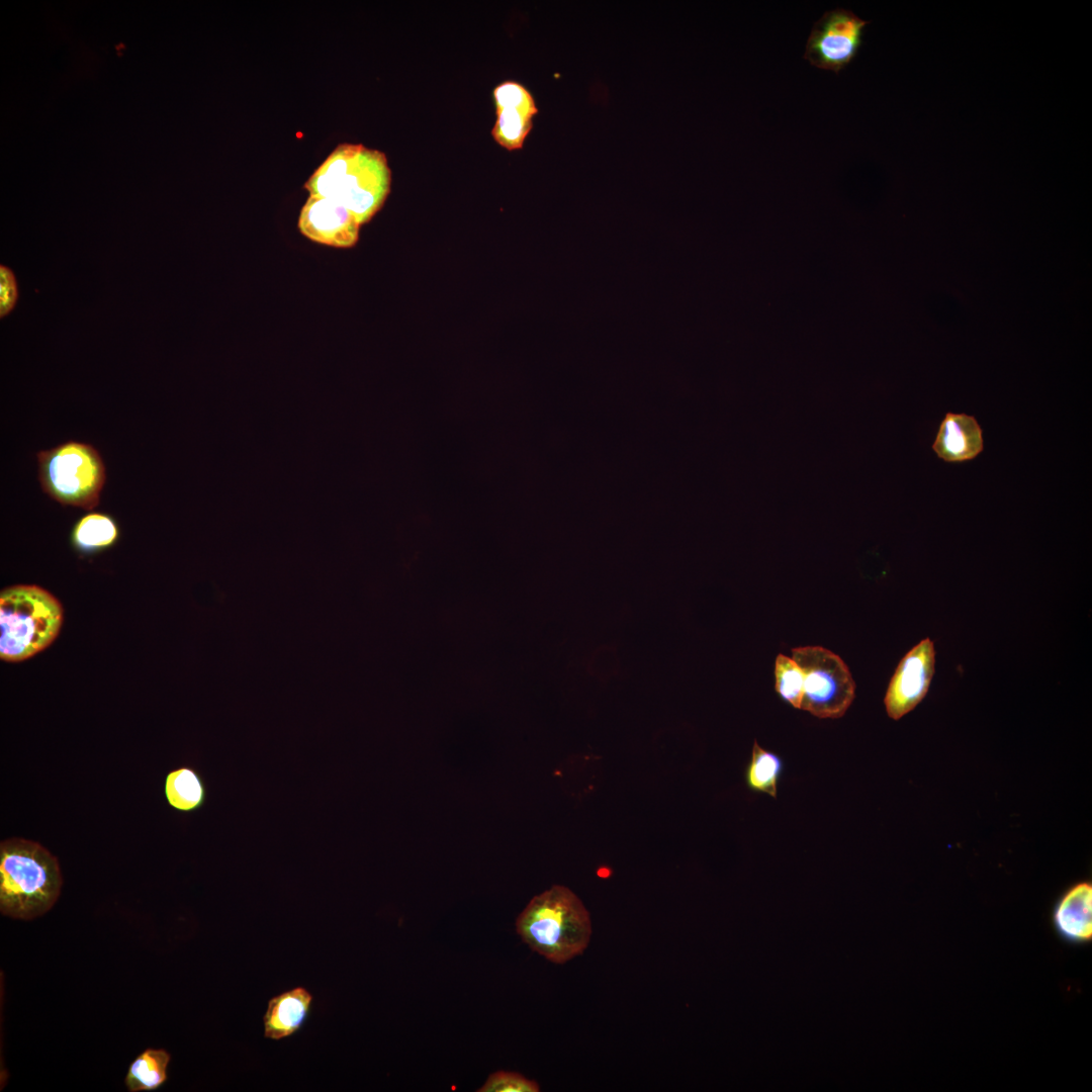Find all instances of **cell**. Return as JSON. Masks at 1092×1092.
Returning <instances> with one entry per match:
<instances>
[{
	"label": "cell",
	"instance_id": "cell-16",
	"mask_svg": "<svg viewBox=\"0 0 1092 1092\" xmlns=\"http://www.w3.org/2000/svg\"><path fill=\"white\" fill-rule=\"evenodd\" d=\"M783 768V760L778 754L762 748L754 741L751 758L745 770L748 789L776 798Z\"/></svg>",
	"mask_w": 1092,
	"mask_h": 1092
},
{
	"label": "cell",
	"instance_id": "cell-2",
	"mask_svg": "<svg viewBox=\"0 0 1092 1092\" xmlns=\"http://www.w3.org/2000/svg\"><path fill=\"white\" fill-rule=\"evenodd\" d=\"M63 885L59 861L38 842L11 837L0 844V911L31 920L57 902Z\"/></svg>",
	"mask_w": 1092,
	"mask_h": 1092
},
{
	"label": "cell",
	"instance_id": "cell-19",
	"mask_svg": "<svg viewBox=\"0 0 1092 1092\" xmlns=\"http://www.w3.org/2000/svg\"><path fill=\"white\" fill-rule=\"evenodd\" d=\"M496 112L503 109H517L532 116L538 113L533 95L522 84L507 81L493 89Z\"/></svg>",
	"mask_w": 1092,
	"mask_h": 1092
},
{
	"label": "cell",
	"instance_id": "cell-9",
	"mask_svg": "<svg viewBox=\"0 0 1092 1092\" xmlns=\"http://www.w3.org/2000/svg\"><path fill=\"white\" fill-rule=\"evenodd\" d=\"M360 226L347 208L320 196L309 195L298 218V230L304 237L334 248L354 247L359 239Z\"/></svg>",
	"mask_w": 1092,
	"mask_h": 1092
},
{
	"label": "cell",
	"instance_id": "cell-1",
	"mask_svg": "<svg viewBox=\"0 0 1092 1092\" xmlns=\"http://www.w3.org/2000/svg\"><path fill=\"white\" fill-rule=\"evenodd\" d=\"M391 184L384 153L361 144H340L304 184L311 196L332 199L347 208L360 225L382 207Z\"/></svg>",
	"mask_w": 1092,
	"mask_h": 1092
},
{
	"label": "cell",
	"instance_id": "cell-13",
	"mask_svg": "<svg viewBox=\"0 0 1092 1092\" xmlns=\"http://www.w3.org/2000/svg\"><path fill=\"white\" fill-rule=\"evenodd\" d=\"M164 793L168 804L181 812H193L202 807L206 788L200 775L190 766H181L168 772Z\"/></svg>",
	"mask_w": 1092,
	"mask_h": 1092
},
{
	"label": "cell",
	"instance_id": "cell-21",
	"mask_svg": "<svg viewBox=\"0 0 1092 1092\" xmlns=\"http://www.w3.org/2000/svg\"><path fill=\"white\" fill-rule=\"evenodd\" d=\"M19 297L17 280L14 272L6 265H0V316L4 317L14 309Z\"/></svg>",
	"mask_w": 1092,
	"mask_h": 1092
},
{
	"label": "cell",
	"instance_id": "cell-7",
	"mask_svg": "<svg viewBox=\"0 0 1092 1092\" xmlns=\"http://www.w3.org/2000/svg\"><path fill=\"white\" fill-rule=\"evenodd\" d=\"M868 23L850 10L826 11L812 27L804 59L814 67L838 73L855 58Z\"/></svg>",
	"mask_w": 1092,
	"mask_h": 1092
},
{
	"label": "cell",
	"instance_id": "cell-12",
	"mask_svg": "<svg viewBox=\"0 0 1092 1092\" xmlns=\"http://www.w3.org/2000/svg\"><path fill=\"white\" fill-rule=\"evenodd\" d=\"M311 994L302 987L271 998L263 1017L264 1035L279 1040L297 1032L309 1013Z\"/></svg>",
	"mask_w": 1092,
	"mask_h": 1092
},
{
	"label": "cell",
	"instance_id": "cell-3",
	"mask_svg": "<svg viewBox=\"0 0 1092 1092\" xmlns=\"http://www.w3.org/2000/svg\"><path fill=\"white\" fill-rule=\"evenodd\" d=\"M516 930L533 951L562 965L585 950L592 921L572 891L554 885L528 903L516 920Z\"/></svg>",
	"mask_w": 1092,
	"mask_h": 1092
},
{
	"label": "cell",
	"instance_id": "cell-4",
	"mask_svg": "<svg viewBox=\"0 0 1092 1092\" xmlns=\"http://www.w3.org/2000/svg\"><path fill=\"white\" fill-rule=\"evenodd\" d=\"M63 623L60 602L44 588L17 584L0 595V657L18 662L49 647Z\"/></svg>",
	"mask_w": 1092,
	"mask_h": 1092
},
{
	"label": "cell",
	"instance_id": "cell-8",
	"mask_svg": "<svg viewBox=\"0 0 1092 1092\" xmlns=\"http://www.w3.org/2000/svg\"><path fill=\"white\" fill-rule=\"evenodd\" d=\"M935 667L933 642L925 638L900 660L884 699L886 712L899 720L926 696Z\"/></svg>",
	"mask_w": 1092,
	"mask_h": 1092
},
{
	"label": "cell",
	"instance_id": "cell-5",
	"mask_svg": "<svg viewBox=\"0 0 1092 1092\" xmlns=\"http://www.w3.org/2000/svg\"><path fill=\"white\" fill-rule=\"evenodd\" d=\"M36 457L38 481L50 497L84 510L99 505L106 471L101 455L93 446L68 441L39 451Z\"/></svg>",
	"mask_w": 1092,
	"mask_h": 1092
},
{
	"label": "cell",
	"instance_id": "cell-14",
	"mask_svg": "<svg viewBox=\"0 0 1092 1092\" xmlns=\"http://www.w3.org/2000/svg\"><path fill=\"white\" fill-rule=\"evenodd\" d=\"M170 1054L163 1049H147L129 1065L124 1084L128 1091H154L168 1079Z\"/></svg>",
	"mask_w": 1092,
	"mask_h": 1092
},
{
	"label": "cell",
	"instance_id": "cell-10",
	"mask_svg": "<svg viewBox=\"0 0 1092 1092\" xmlns=\"http://www.w3.org/2000/svg\"><path fill=\"white\" fill-rule=\"evenodd\" d=\"M932 450L944 462L971 461L984 450L983 430L975 417L948 412L939 424Z\"/></svg>",
	"mask_w": 1092,
	"mask_h": 1092
},
{
	"label": "cell",
	"instance_id": "cell-6",
	"mask_svg": "<svg viewBox=\"0 0 1092 1092\" xmlns=\"http://www.w3.org/2000/svg\"><path fill=\"white\" fill-rule=\"evenodd\" d=\"M804 673L801 708L821 719L842 717L855 696V682L846 663L822 646L792 649Z\"/></svg>",
	"mask_w": 1092,
	"mask_h": 1092
},
{
	"label": "cell",
	"instance_id": "cell-11",
	"mask_svg": "<svg viewBox=\"0 0 1092 1092\" xmlns=\"http://www.w3.org/2000/svg\"><path fill=\"white\" fill-rule=\"evenodd\" d=\"M1053 923L1059 935L1072 943H1087L1092 939V885L1080 882L1072 886L1058 901Z\"/></svg>",
	"mask_w": 1092,
	"mask_h": 1092
},
{
	"label": "cell",
	"instance_id": "cell-20",
	"mask_svg": "<svg viewBox=\"0 0 1092 1092\" xmlns=\"http://www.w3.org/2000/svg\"><path fill=\"white\" fill-rule=\"evenodd\" d=\"M540 1086L516 1072L491 1073L477 1092H538Z\"/></svg>",
	"mask_w": 1092,
	"mask_h": 1092
},
{
	"label": "cell",
	"instance_id": "cell-15",
	"mask_svg": "<svg viewBox=\"0 0 1092 1092\" xmlns=\"http://www.w3.org/2000/svg\"><path fill=\"white\" fill-rule=\"evenodd\" d=\"M118 538L114 519L104 513H90L77 521L72 531L74 547L83 553H93L112 546Z\"/></svg>",
	"mask_w": 1092,
	"mask_h": 1092
},
{
	"label": "cell",
	"instance_id": "cell-18",
	"mask_svg": "<svg viewBox=\"0 0 1092 1092\" xmlns=\"http://www.w3.org/2000/svg\"><path fill=\"white\" fill-rule=\"evenodd\" d=\"M776 691L794 708L800 709L804 690V673L799 664L780 653L775 663Z\"/></svg>",
	"mask_w": 1092,
	"mask_h": 1092
},
{
	"label": "cell",
	"instance_id": "cell-17",
	"mask_svg": "<svg viewBox=\"0 0 1092 1092\" xmlns=\"http://www.w3.org/2000/svg\"><path fill=\"white\" fill-rule=\"evenodd\" d=\"M533 117L517 109L497 111L491 135L498 145L509 151L522 149L533 127Z\"/></svg>",
	"mask_w": 1092,
	"mask_h": 1092
}]
</instances>
